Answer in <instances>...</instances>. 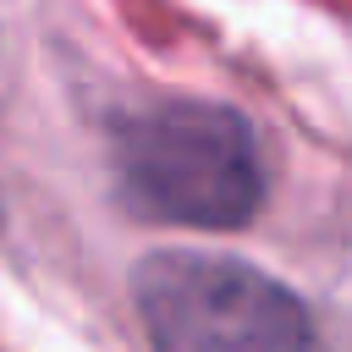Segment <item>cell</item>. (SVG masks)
<instances>
[{"label": "cell", "instance_id": "obj_1", "mask_svg": "<svg viewBox=\"0 0 352 352\" xmlns=\"http://www.w3.org/2000/svg\"><path fill=\"white\" fill-rule=\"evenodd\" d=\"M116 182L138 220L236 231L258 214L264 170L236 110L170 99L116 126Z\"/></svg>", "mask_w": 352, "mask_h": 352}, {"label": "cell", "instance_id": "obj_2", "mask_svg": "<svg viewBox=\"0 0 352 352\" xmlns=\"http://www.w3.org/2000/svg\"><path fill=\"white\" fill-rule=\"evenodd\" d=\"M132 297L154 352H314L297 292L231 253H148L132 270Z\"/></svg>", "mask_w": 352, "mask_h": 352}]
</instances>
